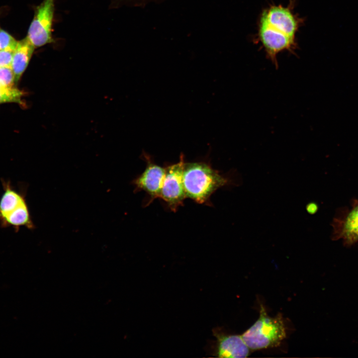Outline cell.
I'll return each mask as SVG.
<instances>
[{
    "instance_id": "obj_1",
    "label": "cell",
    "mask_w": 358,
    "mask_h": 358,
    "mask_svg": "<svg viewBox=\"0 0 358 358\" xmlns=\"http://www.w3.org/2000/svg\"><path fill=\"white\" fill-rule=\"evenodd\" d=\"M183 181L186 198L199 204H210L212 194L230 183L229 179L204 162L184 163Z\"/></svg>"
},
{
    "instance_id": "obj_2",
    "label": "cell",
    "mask_w": 358,
    "mask_h": 358,
    "mask_svg": "<svg viewBox=\"0 0 358 358\" xmlns=\"http://www.w3.org/2000/svg\"><path fill=\"white\" fill-rule=\"evenodd\" d=\"M3 192L0 198V226L18 232L21 227L33 230L32 220L26 196L27 187L14 186L8 179H1Z\"/></svg>"
},
{
    "instance_id": "obj_3",
    "label": "cell",
    "mask_w": 358,
    "mask_h": 358,
    "mask_svg": "<svg viewBox=\"0 0 358 358\" xmlns=\"http://www.w3.org/2000/svg\"><path fill=\"white\" fill-rule=\"evenodd\" d=\"M286 334L281 315L269 317L261 305L259 317L241 336L249 349L254 351L278 346Z\"/></svg>"
},
{
    "instance_id": "obj_4",
    "label": "cell",
    "mask_w": 358,
    "mask_h": 358,
    "mask_svg": "<svg viewBox=\"0 0 358 358\" xmlns=\"http://www.w3.org/2000/svg\"><path fill=\"white\" fill-rule=\"evenodd\" d=\"M179 159L178 163L165 167V177L160 197L174 212L183 205L186 198L183 181L184 155H181Z\"/></svg>"
},
{
    "instance_id": "obj_5",
    "label": "cell",
    "mask_w": 358,
    "mask_h": 358,
    "mask_svg": "<svg viewBox=\"0 0 358 358\" xmlns=\"http://www.w3.org/2000/svg\"><path fill=\"white\" fill-rule=\"evenodd\" d=\"M54 11V0H44L36 7L26 36L35 47L53 41L52 29Z\"/></svg>"
},
{
    "instance_id": "obj_6",
    "label": "cell",
    "mask_w": 358,
    "mask_h": 358,
    "mask_svg": "<svg viewBox=\"0 0 358 358\" xmlns=\"http://www.w3.org/2000/svg\"><path fill=\"white\" fill-rule=\"evenodd\" d=\"M143 157L146 163L143 172L132 181L135 192L144 191L148 195L146 205L155 199L160 198L166 174V168L156 164L151 157L143 152Z\"/></svg>"
},
{
    "instance_id": "obj_7",
    "label": "cell",
    "mask_w": 358,
    "mask_h": 358,
    "mask_svg": "<svg viewBox=\"0 0 358 358\" xmlns=\"http://www.w3.org/2000/svg\"><path fill=\"white\" fill-rule=\"evenodd\" d=\"M262 20L276 31L295 38L301 20L294 15L290 7L281 5H271L265 10L260 17Z\"/></svg>"
},
{
    "instance_id": "obj_8",
    "label": "cell",
    "mask_w": 358,
    "mask_h": 358,
    "mask_svg": "<svg viewBox=\"0 0 358 358\" xmlns=\"http://www.w3.org/2000/svg\"><path fill=\"white\" fill-rule=\"evenodd\" d=\"M259 39L268 57L277 67V54L284 51L293 52L296 47L295 39L275 31L265 22L260 20Z\"/></svg>"
},
{
    "instance_id": "obj_9",
    "label": "cell",
    "mask_w": 358,
    "mask_h": 358,
    "mask_svg": "<svg viewBox=\"0 0 358 358\" xmlns=\"http://www.w3.org/2000/svg\"><path fill=\"white\" fill-rule=\"evenodd\" d=\"M216 334L218 357L240 358L248 357L250 355L251 350L241 335Z\"/></svg>"
},
{
    "instance_id": "obj_10",
    "label": "cell",
    "mask_w": 358,
    "mask_h": 358,
    "mask_svg": "<svg viewBox=\"0 0 358 358\" xmlns=\"http://www.w3.org/2000/svg\"><path fill=\"white\" fill-rule=\"evenodd\" d=\"M35 48L27 37L18 41L17 46L13 51L11 65L15 83L19 81L26 69Z\"/></svg>"
},
{
    "instance_id": "obj_11",
    "label": "cell",
    "mask_w": 358,
    "mask_h": 358,
    "mask_svg": "<svg viewBox=\"0 0 358 358\" xmlns=\"http://www.w3.org/2000/svg\"><path fill=\"white\" fill-rule=\"evenodd\" d=\"M341 236L350 244L358 241V205L347 215L344 222Z\"/></svg>"
},
{
    "instance_id": "obj_12",
    "label": "cell",
    "mask_w": 358,
    "mask_h": 358,
    "mask_svg": "<svg viewBox=\"0 0 358 358\" xmlns=\"http://www.w3.org/2000/svg\"><path fill=\"white\" fill-rule=\"evenodd\" d=\"M23 92L15 87H0V103L6 102L20 103Z\"/></svg>"
},
{
    "instance_id": "obj_13",
    "label": "cell",
    "mask_w": 358,
    "mask_h": 358,
    "mask_svg": "<svg viewBox=\"0 0 358 358\" xmlns=\"http://www.w3.org/2000/svg\"><path fill=\"white\" fill-rule=\"evenodd\" d=\"M15 83V77L11 67H0V87L12 88Z\"/></svg>"
},
{
    "instance_id": "obj_14",
    "label": "cell",
    "mask_w": 358,
    "mask_h": 358,
    "mask_svg": "<svg viewBox=\"0 0 358 358\" xmlns=\"http://www.w3.org/2000/svg\"><path fill=\"white\" fill-rule=\"evenodd\" d=\"M17 43L18 41L13 36L0 28V50L14 51Z\"/></svg>"
},
{
    "instance_id": "obj_15",
    "label": "cell",
    "mask_w": 358,
    "mask_h": 358,
    "mask_svg": "<svg viewBox=\"0 0 358 358\" xmlns=\"http://www.w3.org/2000/svg\"><path fill=\"white\" fill-rule=\"evenodd\" d=\"M13 51L0 50V67H11Z\"/></svg>"
},
{
    "instance_id": "obj_16",
    "label": "cell",
    "mask_w": 358,
    "mask_h": 358,
    "mask_svg": "<svg viewBox=\"0 0 358 358\" xmlns=\"http://www.w3.org/2000/svg\"><path fill=\"white\" fill-rule=\"evenodd\" d=\"M317 205L314 203H310L306 206V209L310 214H314L317 210Z\"/></svg>"
}]
</instances>
